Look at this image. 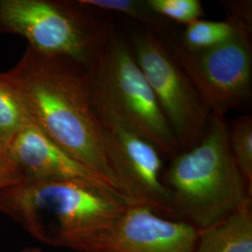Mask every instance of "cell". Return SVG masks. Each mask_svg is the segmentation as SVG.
I'll return each mask as SVG.
<instances>
[{
	"label": "cell",
	"mask_w": 252,
	"mask_h": 252,
	"mask_svg": "<svg viewBox=\"0 0 252 252\" xmlns=\"http://www.w3.org/2000/svg\"><path fill=\"white\" fill-rule=\"evenodd\" d=\"M1 74L42 132L121 192L105 152L85 63L27 46L16 65Z\"/></svg>",
	"instance_id": "cell-1"
},
{
	"label": "cell",
	"mask_w": 252,
	"mask_h": 252,
	"mask_svg": "<svg viewBox=\"0 0 252 252\" xmlns=\"http://www.w3.org/2000/svg\"><path fill=\"white\" fill-rule=\"evenodd\" d=\"M127 206L119 194L75 181L22 182L0 190V213L36 240L77 252Z\"/></svg>",
	"instance_id": "cell-2"
},
{
	"label": "cell",
	"mask_w": 252,
	"mask_h": 252,
	"mask_svg": "<svg viewBox=\"0 0 252 252\" xmlns=\"http://www.w3.org/2000/svg\"><path fill=\"white\" fill-rule=\"evenodd\" d=\"M225 117L212 116L201 139L162 173L173 219L203 230L252 202L229 145Z\"/></svg>",
	"instance_id": "cell-3"
},
{
	"label": "cell",
	"mask_w": 252,
	"mask_h": 252,
	"mask_svg": "<svg viewBox=\"0 0 252 252\" xmlns=\"http://www.w3.org/2000/svg\"><path fill=\"white\" fill-rule=\"evenodd\" d=\"M86 68L97 115L116 121L172 159L180 147L151 86L135 60L130 40L113 24L95 47Z\"/></svg>",
	"instance_id": "cell-4"
},
{
	"label": "cell",
	"mask_w": 252,
	"mask_h": 252,
	"mask_svg": "<svg viewBox=\"0 0 252 252\" xmlns=\"http://www.w3.org/2000/svg\"><path fill=\"white\" fill-rule=\"evenodd\" d=\"M113 24V15L79 0H0V34L22 36L39 53L85 64Z\"/></svg>",
	"instance_id": "cell-5"
},
{
	"label": "cell",
	"mask_w": 252,
	"mask_h": 252,
	"mask_svg": "<svg viewBox=\"0 0 252 252\" xmlns=\"http://www.w3.org/2000/svg\"><path fill=\"white\" fill-rule=\"evenodd\" d=\"M252 32L238 22L229 40L201 51L185 48L173 29L158 37L192 82L211 115L225 117L252 94Z\"/></svg>",
	"instance_id": "cell-6"
},
{
	"label": "cell",
	"mask_w": 252,
	"mask_h": 252,
	"mask_svg": "<svg viewBox=\"0 0 252 252\" xmlns=\"http://www.w3.org/2000/svg\"><path fill=\"white\" fill-rule=\"evenodd\" d=\"M129 40L180 152L188 150L206 132L212 117L209 109L158 36L142 29Z\"/></svg>",
	"instance_id": "cell-7"
},
{
	"label": "cell",
	"mask_w": 252,
	"mask_h": 252,
	"mask_svg": "<svg viewBox=\"0 0 252 252\" xmlns=\"http://www.w3.org/2000/svg\"><path fill=\"white\" fill-rule=\"evenodd\" d=\"M97 116L108 163L128 205L148 207L160 216L174 220L162 182V153L116 121Z\"/></svg>",
	"instance_id": "cell-8"
},
{
	"label": "cell",
	"mask_w": 252,
	"mask_h": 252,
	"mask_svg": "<svg viewBox=\"0 0 252 252\" xmlns=\"http://www.w3.org/2000/svg\"><path fill=\"white\" fill-rule=\"evenodd\" d=\"M197 235L198 230L189 223L128 205L81 252H193Z\"/></svg>",
	"instance_id": "cell-9"
},
{
	"label": "cell",
	"mask_w": 252,
	"mask_h": 252,
	"mask_svg": "<svg viewBox=\"0 0 252 252\" xmlns=\"http://www.w3.org/2000/svg\"><path fill=\"white\" fill-rule=\"evenodd\" d=\"M7 149L22 177V182L75 181L124 197L108 180L65 152L34 123L22 128L9 140Z\"/></svg>",
	"instance_id": "cell-10"
},
{
	"label": "cell",
	"mask_w": 252,
	"mask_h": 252,
	"mask_svg": "<svg viewBox=\"0 0 252 252\" xmlns=\"http://www.w3.org/2000/svg\"><path fill=\"white\" fill-rule=\"evenodd\" d=\"M193 252H252V202L215 224L198 230Z\"/></svg>",
	"instance_id": "cell-11"
},
{
	"label": "cell",
	"mask_w": 252,
	"mask_h": 252,
	"mask_svg": "<svg viewBox=\"0 0 252 252\" xmlns=\"http://www.w3.org/2000/svg\"><path fill=\"white\" fill-rule=\"evenodd\" d=\"M83 6L106 14H121L143 27V30L161 36L172 28L168 21L153 12L146 0H79Z\"/></svg>",
	"instance_id": "cell-12"
},
{
	"label": "cell",
	"mask_w": 252,
	"mask_h": 252,
	"mask_svg": "<svg viewBox=\"0 0 252 252\" xmlns=\"http://www.w3.org/2000/svg\"><path fill=\"white\" fill-rule=\"evenodd\" d=\"M237 26L238 22L233 19L220 22L200 19L186 26L182 35L178 36L180 43L189 50H207L229 40L236 32Z\"/></svg>",
	"instance_id": "cell-13"
},
{
	"label": "cell",
	"mask_w": 252,
	"mask_h": 252,
	"mask_svg": "<svg viewBox=\"0 0 252 252\" xmlns=\"http://www.w3.org/2000/svg\"><path fill=\"white\" fill-rule=\"evenodd\" d=\"M31 123L22 100L0 73V141L8 144L22 128Z\"/></svg>",
	"instance_id": "cell-14"
},
{
	"label": "cell",
	"mask_w": 252,
	"mask_h": 252,
	"mask_svg": "<svg viewBox=\"0 0 252 252\" xmlns=\"http://www.w3.org/2000/svg\"><path fill=\"white\" fill-rule=\"evenodd\" d=\"M229 145L237 168L252 193V118L242 115L229 127Z\"/></svg>",
	"instance_id": "cell-15"
},
{
	"label": "cell",
	"mask_w": 252,
	"mask_h": 252,
	"mask_svg": "<svg viewBox=\"0 0 252 252\" xmlns=\"http://www.w3.org/2000/svg\"><path fill=\"white\" fill-rule=\"evenodd\" d=\"M146 2L160 17L185 26L205 15L200 0H146Z\"/></svg>",
	"instance_id": "cell-16"
},
{
	"label": "cell",
	"mask_w": 252,
	"mask_h": 252,
	"mask_svg": "<svg viewBox=\"0 0 252 252\" xmlns=\"http://www.w3.org/2000/svg\"><path fill=\"white\" fill-rule=\"evenodd\" d=\"M22 183V177L9 157L7 145L0 141V190Z\"/></svg>",
	"instance_id": "cell-17"
},
{
	"label": "cell",
	"mask_w": 252,
	"mask_h": 252,
	"mask_svg": "<svg viewBox=\"0 0 252 252\" xmlns=\"http://www.w3.org/2000/svg\"><path fill=\"white\" fill-rule=\"evenodd\" d=\"M228 18L239 22L252 29V2L248 0L223 1Z\"/></svg>",
	"instance_id": "cell-18"
},
{
	"label": "cell",
	"mask_w": 252,
	"mask_h": 252,
	"mask_svg": "<svg viewBox=\"0 0 252 252\" xmlns=\"http://www.w3.org/2000/svg\"><path fill=\"white\" fill-rule=\"evenodd\" d=\"M18 252H42V251L38 248H25Z\"/></svg>",
	"instance_id": "cell-19"
}]
</instances>
